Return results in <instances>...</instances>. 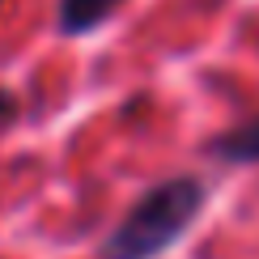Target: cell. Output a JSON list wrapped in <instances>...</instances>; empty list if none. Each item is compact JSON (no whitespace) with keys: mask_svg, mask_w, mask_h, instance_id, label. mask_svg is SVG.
<instances>
[{"mask_svg":"<svg viewBox=\"0 0 259 259\" xmlns=\"http://www.w3.org/2000/svg\"><path fill=\"white\" fill-rule=\"evenodd\" d=\"M204 208V187L200 179L179 175L166 179L157 187H149L127 217L111 230V238L102 242L98 259H157L166 246H175L187 225L196 221V212Z\"/></svg>","mask_w":259,"mask_h":259,"instance_id":"cell-1","label":"cell"},{"mask_svg":"<svg viewBox=\"0 0 259 259\" xmlns=\"http://www.w3.org/2000/svg\"><path fill=\"white\" fill-rule=\"evenodd\" d=\"M208 153L221 157V161H238V166L259 161V115L246 119V123H238V127H230V132H221L208 145Z\"/></svg>","mask_w":259,"mask_h":259,"instance_id":"cell-2","label":"cell"},{"mask_svg":"<svg viewBox=\"0 0 259 259\" xmlns=\"http://www.w3.org/2000/svg\"><path fill=\"white\" fill-rule=\"evenodd\" d=\"M123 0H60V30L64 34H85L102 17H111Z\"/></svg>","mask_w":259,"mask_h":259,"instance_id":"cell-3","label":"cell"},{"mask_svg":"<svg viewBox=\"0 0 259 259\" xmlns=\"http://www.w3.org/2000/svg\"><path fill=\"white\" fill-rule=\"evenodd\" d=\"M13 111H17V98H13V94H5V90H0V119H9Z\"/></svg>","mask_w":259,"mask_h":259,"instance_id":"cell-4","label":"cell"}]
</instances>
